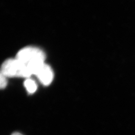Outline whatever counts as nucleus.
<instances>
[{
  "instance_id": "f257e3e1",
  "label": "nucleus",
  "mask_w": 135,
  "mask_h": 135,
  "mask_svg": "<svg viewBox=\"0 0 135 135\" xmlns=\"http://www.w3.org/2000/svg\"><path fill=\"white\" fill-rule=\"evenodd\" d=\"M1 74L6 77H23L29 78L32 75L27 65L17 59H9L3 63Z\"/></svg>"
},
{
  "instance_id": "f03ea898",
  "label": "nucleus",
  "mask_w": 135,
  "mask_h": 135,
  "mask_svg": "<svg viewBox=\"0 0 135 135\" xmlns=\"http://www.w3.org/2000/svg\"><path fill=\"white\" fill-rule=\"evenodd\" d=\"M16 58L27 65L37 60L45 61L46 55L41 49L34 46H27L20 50Z\"/></svg>"
},
{
  "instance_id": "7ed1b4c3",
  "label": "nucleus",
  "mask_w": 135,
  "mask_h": 135,
  "mask_svg": "<svg viewBox=\"0 0 135 135\" xmlns=\"http://www.w3.org/2000/svg\"><path fill=\"white\" fill-rule=\"evenodd\" d=\"M39 81L44 86L50 85L54 77L53 71L49 65L46 63L40 69L36 75Z\"/></svg>"
},
{
  "instance_id": "20e7f679",
  "label": "nucleus",
  "mask_w": 135,
  "mask_h": 135,
  "mask_svg": "<svg viewBox=\"0 0 135 135\" xmlns=\"http://www.w3.org/2000/svg\"><path fill=\"white\" fill-rule=\"evenodd\" d=\"M24 86L29 94H33L37 90V85L36 82L31 78H27L24 82Z\"/></svg>"
},
{
  "instance_id": "39448f33",
  "label": "nucleus",
  "mask_w": 135,
  "mask_h": 135,
  "mask_svg": "<svg viewBox=\"0 0 135 135\" xmlns=\"http://www.w3.org/2000/svg\"><path fill=\"white\" fill-rule=\"evenodd\" d=\"M7 78L4 75L1 74L0 75V87L2 89H5L6 86H7L8 84V81Z\"/></svg>"
},
{
  "instance_id": "423d86ee",
  "label": "nucleus",
  "mask_w": 135,
  "mask_h": 135,
  "mask_svg": "<svg viewBox=\"0 0 135 135\" xmlns=\"http://www.w3.org/2000/svg\"><path fill=\"white\" fill-rule=\"evenodd\" d=\"M11 135H23L21 133H19V132H15L14 133H13Z\"/></svg>"
}]
</instances>
